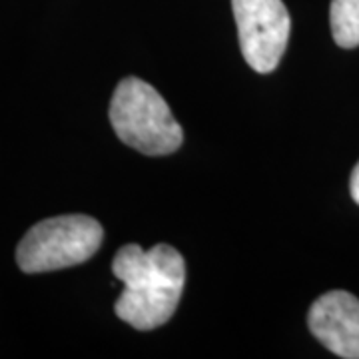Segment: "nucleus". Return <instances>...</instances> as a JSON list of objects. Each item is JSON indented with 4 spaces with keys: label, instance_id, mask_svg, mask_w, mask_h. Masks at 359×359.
Segmentation results:
<instances>
[{
    "label": "nucleus",
    "instance_id": "nucleus-1",
    "mask_svg": "<svg viewBox=\"0 0 359 359\" xmlns=\"http://www.w3.org/2000/svg\"><path fill=\"white\" fill-rule=\"evenodd\" d=\"M112 271L124 283L114 306L120 320L150 332L174 316L186 283V264L178 250L158 244L144 252L138 244H128L114 256Z\"/></svg>",
    "mask_w": 359,
    "mask_h": 359
},
{
    "label": "nucleus",
    "instance_id": "nucleus-2",
    "mask_svg": "<svg viewBox=\"0 0 359 359\" xmlns=\"http://www.w3.org/2000/svg\"><path fill=\"white\" fill-rule=\"evenodd\" d=\"M110 122L118 138L146 156L176 152L184 134L160 92L140 78H124L110 102Z\"/></svg>",
    "mask_w": 359,
    "mask_h": 359
},
{
    "label": "nucleus",
    "instance_id": "nucleus-3",
    "mask_svg": "<svg viewBox=\"0 0 359 359\" xmlns=\"http://www.w3.org/2000/svg\"><path fill=\"white\" fill-rule=\"evenodd\" d=\"M100 222L82 214L39 222L16 248V264L25 273H42L84 264L102 245Z\"/></svg>",
    "mask_w": 359,
    "mask_h": 359
},
{
    "label": "nucleus",
    "instance_id": "nucleus-4",
    "mask_svg": "<svg viewBox=\"0 0 359 359\" xmlns=\"http://www.w3.org/2000/svg\"><path fill=\"white\" fill-rule=\"evenodd\" d=\"M245 62L259 74L276 70L282 60L292 18L282 0H231Z\"/></svg>",
    "mask_w": 359,
    "mask_h": 359
},
{
    "label": "nucleus",
    "instance_id": "nucleus-5",
    "mask_svg": "<svg viewBox=\"0 0 359 359\" xmlns=\"http://www.w3.org/2000/svg\"><path fill=\"white\" fill-rule=\"evenodd\" d=\"M308 325L332 353L359 359V299L353 294L334 290L318 297L309 309Z\"/></svg>",
    "mask_w": 359,
    "mask_h": 359
},
{
    "label": "nucleus",
    "instance_id": "nucleus-6",
    "mask_svg": "<svg viewBox=\"0 0 359 359\" xmlns=\"http://www.w3.org/2000/svg\"><path fill=\"white\" fill-rule=\"evenodd\" d=\"M330 25L337 46H359V0H332Z\"/></svg>",
    "mask_w": 359,
    "mask_h": 359
},
{
    "label": "nucleus",
    "instance_id": "nucleus-7",
    "mask_svg": "<svg viewBox=\"0 0 359 359\" xmlns=\"http://www.w3.org/2000/svg\"><path fill=\"white\" fill-rule=\"evenodd\" d=\"M349 190H351V198H353V202H355V204H359V162H358V166L353 168V172H351Z\"/></svg>",
    "mask_w": 359,
    "mask_h": 359
}]
</instances>
